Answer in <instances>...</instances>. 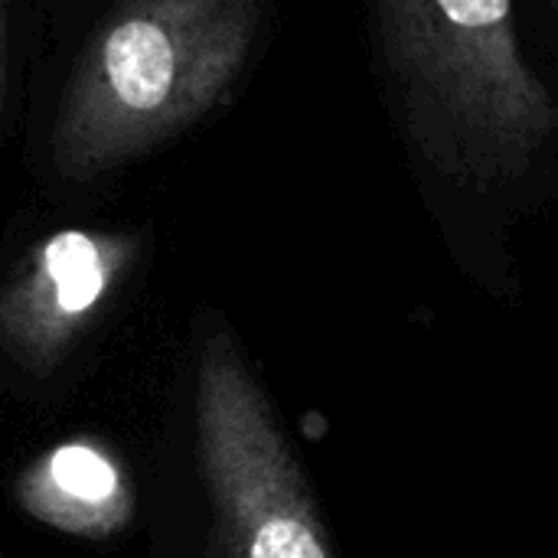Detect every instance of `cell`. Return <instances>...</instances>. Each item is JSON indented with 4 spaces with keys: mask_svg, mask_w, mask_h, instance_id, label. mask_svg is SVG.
Wrapping results in <instances>:
<instances>
[{
    "mask_svg": "<svg viewBox=\"0 0 558 558\" xmlns=\"http://www.w3.org/2000/svg\"><path fill=\"white\" fill-rule=\"evenodd\" d=\"M16 504L36 523L78 539H111L134 520L131 477L95 441H65L39 454L16 481Z\"/></svg>",
    "mask_w": 558,
    "mask_h": 558,
    "instance_id": "5b68a950",
    "label": "cell"
},
{
    "mask_svg": "<svg viewBox=\"0 0 558 558\" xmlns=\"http://www.w3.org/2000/svg\"><path fill=\"white\" fill-rule=\"evenodd\" d=\"M268 10L271 0H118L59 95L52 170L92 183L199 124L245 75Z\"/></svg>",
    "mask_w": 558,
    "mask_h": 558,
    "instance_id": "7a4b0ae2",
    "label": "cell"
},
{
    "mask_svg": "<svg viewBox=\"0 0 558 558\" xmlns=\"http://www.w3.org/2000/svg\"><path fill=\"white\" fill-rule=\"evenodd\" d=\"M196 454L226 558H333L304 471L235 337L196 356Z\"/></svg>",
    "mask_w": 558,
    "mask_h": 558,
    "instance_id": "3957f363",
    "label": "cell"
},
{
    "mask_svg": "<svg viewBox=\"0 0 558 558\" xmlns=\"http://www.w3.org/2000/svg\"><path fill=\"white\" fill-rule=\"evenodd\" d=\"M379 85L422 177L507 193L539 177L558 105L530 69L513 0H366Z\"/></svg>",
    "mask_w": 558,
    "mask_h": 558,
    "instance_id": "6da1fadb",
    "label": "cell"
},
{
    "mask_svg": "<svg viewBox=\"0 0 558 558\" xmlns=\"http://www.w3.org/2000/svg\"><path fill=\"white\" fill-rule=\"evenodd\" d=\"M553 3V10H556V16H558V0H549Z\"/></svg>",
    "mask_w": 558,
    "mask_h": 558,
    "instance_id": "52a82bcc",
    "label": "cell"
},
{
    "mask_svg": "<svg viewBox=\"0 0 558 558\" xmlns=\"http://www.w3.org/2000/svg\"><path fill=\"white\" fill-rule=\"evenodd\" d=\"M141 252L134 232L59 229L0 288V340L29 369L52 373L101 317Z\"/></svg>",
    "mask_w": 558,
    "mask_h": 558,
    "instance_id": "277c9868",
    "label": "cell"
},
{
    "mask_svg": "<svg viewBox=\"0 0 558 558\" xmlns=\"http://www.w3.org/2000/svg\"><path fill=\"white\" fill-rule=\"evenodd\" d=\"M7 26H3V13H0V128H3V111H7Z\"/></svg>",
    "mask_w": 558,
    "mask_h": 558,
    "instance_id": "8992f818",
    "label": "cell"
}]
</instances>
